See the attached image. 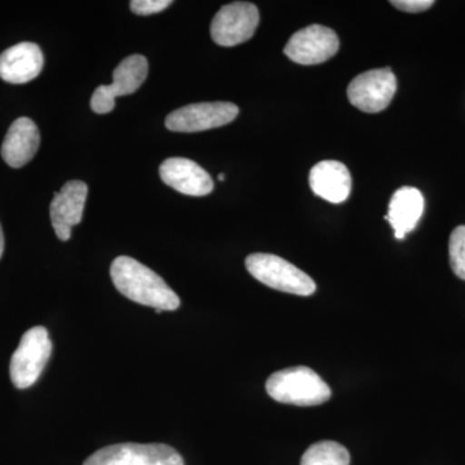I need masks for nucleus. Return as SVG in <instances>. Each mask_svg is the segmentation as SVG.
<instances>
[{
	"label": "nucleus",
	"mask_w": 465,
	"mask_h": 465,
	"mask_svg": "<svg viewBox=\"0 0 465 465\" xmlns=\"http://www.w3.org/2000/svg\"><path fill=\"white\" fill-rule=\"evenodd\" d=\"M110 277L116 290L137 304L154 308L157 313L176 311L179 296L161 275L128 256H119L110 266Z\"/></svg>",
	"instance_id": "1"
},
{
	"label": "nucleus",
	"mask_w": 465,
	"mask_h": 465,
	"mask_svg": "<svg viewBox=\"0 0 465 465\" xmlns=\"http://www.w3.org/2000/svg\"><path fill=\"white\" fill-rule=\"evenodd\" d=\"M266 391L274 401L287 405L317 406L331 397V388L313 370L289 367L269 376Z\"/></svg>",
	"instance_id": "2"
},
{
	"label": "nucleus",
	"mask_w": 465,
	"mask_h": 465,
	"mask_svg": "<svg viewBox=\"0 0 465 465\" xmlns=\"http://www.w3.org/2000/svg\"><path fill=\"white\" fill-rule=\"evenodd\" d=\"M246 268L253 278L271 289L300 296H309L316 292L314 281L280 256L252 253L246 259Z\"/></svg>",
	"instance_id": "3"
},
{
	"label": "nucleus",
	"mask_w": 465,
	"mask_h": 465,
	"mask_svg": "<svg viewBox=\"0 0 465 465\" xmlns=\"http://www.w3.org/2000/svg\"><path fill=\"white\" fill-rule=\"evenodd\" d=\"M51 353L52 341L47 329L35 326L24 333L9 363V375L15 387L26 390L35 384L50 361Z\"/></svg>",
	"instance_id": "4"
},
{
	"label": "nucleus",
	"mask_w": 465,
	"mask_h": 465,
	"mask_svg": "<svg viewBox=\"0 0 465 465\" xmlns=\"http://www.w3.org/2000/svg\"><path fill=\"white\" fill-rule=\"evenodd\" d=\"M84 465H183V460L163 443H119L94 452Z\"/></svg>",
	"instance_id": "5"
},
{
	"label": "nucleus",
	"mask_w": 465,
	"mask_h": 465,
	"mask_svg": "<svg viewBox=\"0 0 465 465\" xmlns=\"http://www.w3.org/2000/svg\"><path fill=\"white\" fill-rule=\"evenodd\" d=\"M259 9L252 3L234 2L220 9L211 23V36L222 47L250 41L258 29Z\"/></svg>",
	"instance_id": "6"
},
{
	"label": "nucleus",
	"mask_w": 465,
	"mask_h": 465,
	"mask_svg": "<svg viewBox=\"0 0 465 465\" xmlns=\"http://www.w3.org/2000/svg\"><path fill=\"white\" fill-rule=\"evenodd\" d=\"M148 72V60L142 54L125 57L113 73V84L100 85L92 94V110L97 114H108L113 112L116 97L134 94L145 82Z\"/></svg>",
	"instance_id": "7"
},
{
	"label": "nucleus",
	"mask_w": 465,
	"mask_h": 465,
	"mask_svg": "<svg viewBox=\"0 0 465 465\" xmlns=\"http://www.w3.org/2000/svg\"><path fill=\"white\" fill-rule=\"evenodd\" d=\"M396 91V76L391 67H382L357 75L348 85V99L361 112L381 113L390 106Z\"/></svg>",
	"instance_id": "8"
},
{
	"label": "nucleus",
	"mask_w": 465,
	"mask_h": 465,
	"mask_svg": "<svg viewBox=\"0 0 465 465\" xmlns=\"http://www.w3.org/2000/svg\"><path fill=\"white\" fill-rule=\"evenodd\" d=\"M238 114L240 108L232 103L192 104L171 113L166 127L173 133H201L231 124Z\"/></svg>",
	"instance_id": "9"
},
{
	"label": "nucleus",
	"mask_w": 465,
	"mask_h": 465,
	"mask_svg": "<svg viewBox=\"0 0 465 465\" xmlns=\"http://www.w3.org/2000/svg\"><path fill=\"white\" fill-rule=\"evenodd\" d=\"M341 42L330 27L311 25L291 36L284 54L300 65H318L338 54Z\"/></svg>",
	"instance_id": "10"
},
{
	"label": "nucleus",
	"mask_w": 465,
	"mask_h": 465,
	"mask_svg": "<svg viewBox=\"0 0 465 465\" xmlns=\"http://www.w3.org/2000/svg\"><path fill=\"white\" fill-rule=\"evenodd\" d=\"M88 186L79 180H72L63 186L60 192L54 193L51 202L50 215L52 226L58 240L65 242L72 237L73 226L78 225L84 219L85 200Z\"/></svg>",
	"instance_id": "11"
},
{
	"label": "nucleus",
	"mask_w": 465,
	"mask_h": 465,
	"mask_svg": "<svg viewBox=\"0 0 465 465\" xmlns=\"http://www.w3.org/2000/svg\"><path fill=\"white\" fill-rule=\"evenodd\" d=\"M162 182L182 194L203 197L213 191V180L200 164L186 158H168L159 167Z\"/></svg>",
	"instance_id": "12"
},
{
	"label": "nucleus",
	"mask_w": 465,
	"mask_h": 465,
	"mask_svg": "<svg viewBox=\"0 0 465 465\" xmlns=\"http://www.w3.org/2000/svg\"><path fill=\"white\" fill-rule=\"evenodd\" d=\"M45 57L35 43H18L0 54V78L12 84H24L41 74Z\"/></svg>",
	"instance_id": "13"
},
{
	"label": "nucleus",
	"mask_w": 465,
	"mask_h": 465,
	"mask_svg": "<svg viewBox=\"0 0 465 465\" xmlns=\"http://www.w3.org/2000/svg\"><path fill=\"white\" fill-rule=\"evenodd\" d=\"M41 145L38 125L32 119L23 116L9 127L2 145V157L12 168H21L29 163Z\"/></svg>",
	"instance_id": "14"
},
{
	"label": "nucleus",
	"mask_w": 465,
	"mask_h": 465,
	"mask_svg": "<svg viewBox=\"0 0 465 465\" xmlns=\"http://www.w3.org/2000/svg\"><path fill=\"white\" fill-rule=\"evenodd\" d=\"M309 185L318 197L331 203H342L351 192V176L345 164L338 161H323L309 173Z\"/></svg>",
	"instance_id": "15"
},
{
	"label": "nucleus",
	"mask_w": 465,
	"mask_h": 465,
	"mask_svg": "<svg viewBox=\"0 0 465 465\" xmlns=\"http://www.w3.org/2000/svg\"><path fill=\"white\" fill-rule=\"evenodd\" d=\"M424 213V197L418 189L403 186L394 193L385 220L391 223L397 240L414 231Z\"/></svg>",
	"instance_id": "16"
},
{
	"label": "nucleus",
	"mask_w": 465,
	"mask_h": 465,
	"mask_svg": "<svg viewBox=\"0 0 465 465\" xmlns=\"http://www.w3.org/2000/svg\"><path fill=\"white\" fill-rule=\"evenodd\" d=\"M351 455L335 440H321L304 452L300 465H349Z\"/></svg>",
	"instance_id": "17"
},
{
	"label": "nucleus",
	"mask_w": 465,
	"mask_h": 465,
	"mask_svg": "<svg viewBox=\"0 0 465 465\" xmlns=\"http://www.w3.org/2000/svg\"><path fill=\"white\" fill-rule=\"evenodd\" d=\"M449 253L452 272L465 281V225L458 226L450 235Z\"/></svg>",
	"instance_id": "18"
},
{
	"label": "nucleus",
	"mask_w": 465,
	"mask_h": 465,
	"mask_svg": "<svg viewBox=\"0 0 465 465\" xmlns=\"http://www.w3.org/2000/svg\"><path fill=\"white\" fill-rule=\"evenodd\" d=\"M173 5L171 0H134L130 3L131 11L139 16L159 14Z\"/></svg>",
	"instance_id": "19"
},
{
	"label": "nucleus",
	"mask_w": 465,
	"mask_h": 465,
	"mask_svg": "<svg viewBox=\"0 0 465 465\" xmlns=\"http://www.w3.org/2000/svg\"><path fill=\"white\" fill-rule=\"evenodd\" d=\"M391 5L407 14H419L432 7L434 2L433 0H394Z\"/></svg>",
	"instance_id": "20"
},
{
	"label": "nucleus",
	"mask_w": 465,
	"mask_h": 465,
	"mask_svg": "<svg viewBox=\"0 0 465 465\" xmlns=\"http://www.w3.org/2000/svg\"><path fill=\"white\" fill-rule=\"evenodd\" d=\"M5 252V235H3L2 226H0V259Z\"/></svg>",
	"instance_id": "21"
},
{
	"label": "nucleus",
	"mask_w": 465,
	"mask_h": 465,
	"mask_svg": "<svg viewBox=\"0 0 465 465\" xmlns=\"http://www.w3.org/2000/svg\"><path fill=\"white\" fill-rule=\"evenodd\" d=\"M224 179H225V174H224V173H220V174H219V180H220V182H224Z\"/></svg>",
	"instance_id": "22"
}]
</instances>
